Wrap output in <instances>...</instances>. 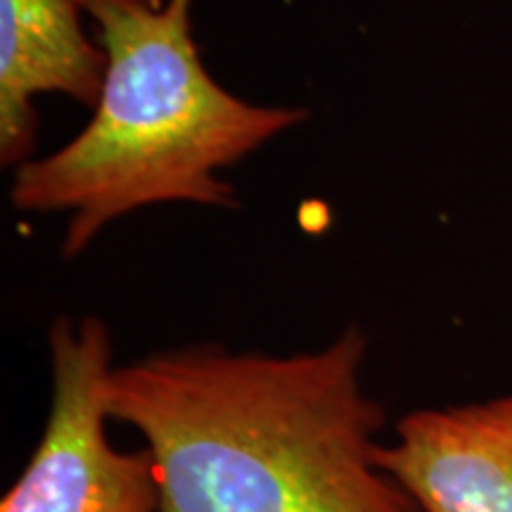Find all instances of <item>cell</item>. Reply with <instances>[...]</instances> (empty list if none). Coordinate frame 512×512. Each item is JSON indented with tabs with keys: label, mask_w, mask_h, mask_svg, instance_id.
Wrapping results in <instances>:
<instances>
[{
	"label": "cell",
	"mask_w": 512,
	"mask_h": 512,
	"mask_svg": "<svg viewBox=\"0 0 512 512\" xmlns=\"http://www.w3.org/2000/svg\"><path fill=\"white\" fill-rule=\"evenodd\" d=\"M366 351L358 325L287 356L188 344L114 366L107 406L143 434L157 512H420L377 463Z\"/></svg>",
	"instance_id": "6da1fadb"
},
{
	"label": "cell",
	"mask_w": 512,
	"mask_h": 512,
	"mask_svg": "<svg viewBox=\"0 0 512 512\" xmlns=\"http://www.w3.org/2000/svg\"><path fill=\"white\" fill-rule=\"evenodd\" d=\"M190 5L83 0L105 53L93 119L53 155L17 166L10 188L19 211L69 216L64 259L138 209H233L238 195L221 171L309 119L304 107L252 105L211 79L192 38Z\"/></svg>",
	"instance_id": "7a4b0ae2"
},
{
	"label": "cell",
	"mask_w": 512,
	"mask_h": 512,
	"mask_svg": "<svg viewBox=\"0 0 512 512\" xmlns=\"http://www.w3.org/2000/svg\"><path fill=\"white\" fill-rule=\"evenodd\" d=\"M50 408L41 441L0 512H157L150 451L124 453L107 437L114 370L107 323L57 318L48 332Z\"/></svg>",
	"instance_id": "3957f363"
},
{
	"label": "cell",
	"mask_w": 512,
	"mask_h": 512,
	"mask_svg": "<svg viewBox=\"0 0 512 512\" xmlns=\"http://www.w3.org/2000/svg\"><path fill=\"white\" fill-rule=\"evenodd\" d=\"M377 463L420 512H512V396L403 415Z\"/></svg>",
	"instance_id": "277c9868"
},
{
	"label": "cell",
	"mask_w": 512,
	"mask_h": 512,
	"mask_svg": "<svg viewBox=\"0 0 512 512\" xmlns=\"http://www.w3.org/2000/svg\"><path fill=\"white\" fill-rule=\"evenodd\" d=\"M83 0H0V164L36 152L38 95L98 102L105 53L83 31Z\"/></svg>",
	"instance_id": "5b68a950"
}]
</instances>
